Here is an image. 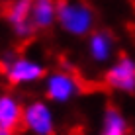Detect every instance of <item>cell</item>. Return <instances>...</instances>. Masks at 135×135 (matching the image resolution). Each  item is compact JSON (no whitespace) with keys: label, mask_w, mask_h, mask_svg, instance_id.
I'll return each instance as SVG.
<instances>
[{"label":"cell","mask_w":135,"mask_h":135,"mask_svg":"<svg viewBox=\"0 0 135 135\" xmlns=\"http://www.w3.org/2000/svg\"><path fill=\"white\" fill-rule=\"evenodd\" d=\"M57 26L71 37H88L96 26V12L84 0H59Z\"/></svg>","instance_id":"obj_1"},{"label":"cell","mask_w":135,"mask_h":135,"mask_svg":"<svg viewBox=\"0 0 135 135\" xmlns=\"http://www.w3.org/2000/svg\"><path fill=\"white\" fill-rule=\"evenodd\" d=\"M31 2L33 0H10L6 12H4L10 30L20 39H27L35 31L33 24H31Z\"/></svg>","instance_id":"obj_6"},{"label":"cell","mask_w":135,"mask_h":135,"mask_svg":"<svg viewBox=\"0 0 135 135\" xmlns=\"http://www.w3.org/2000/svg\"><path fill=\"white\" fill-rule=\"evenodd\" d=\"M43 92L47 96V102L51 104H69L74 100L80 92V82L76 74H73L67 69H57V71L47 73L43 78Z\"/></svg>","instance_id":"obj_3"},{"label":"cell","mask_w":135,"mask_h":135,"mask_svg":"<svg viewBox=\"0 0 135 135\" xmlns=\"http://www.w3.org/2000/svg\"><path fill=\"white\" fill-rule=\"evenodd\" d=\"M59 0H33L31 2V24L35 30L43 31L57 24Z\"/></svg>","instance_id":"obj_8"},{"label":"cell","mask_w":135,"mask_h":135,"mask_svg":"<svg viewBox=\"0 0 135 135\" xmlns=\"http://www.w3.org/2000/svg\"><path fill=\"white\" fill-rule=\"evenodd\" d=\"M22 118H24V106L20 100L12 94H0V125L8 129H16L22 125Z\"/></svg>","instance_id":"obj_9"},{"label":"cell","mask_w":135,"mask_h":135,"mask_svg":"<svg viewBox=\"0 0 135 135\" xmlns=\"http://www.w3.org/2000/svg\"><path fill=\"white\" fill-rule=\"evenodd\" d=\"M22 125L31 135H53L57 122L51 104L45 100H31L30 104H26Z\"/></svg>","instance_id":"obj_4"},{"label":"cell","mask_w":135,"mask_h":135,"mask_svg":"<svg viewBox=\"0 0 135 135\" xmlns=\"http://www.w3.org/2000/svg\"><path fill=\"white\" fill-rule=\"evenodd\" d=\"M100 135H127V119L119 110L108 108L102 118Z\"/></svg>","instance_id":"obj_10"},{"label":"cell","mask_w":135,"mask_h":135,"mask_svg":"<svg viewBox=\"0 0 135 135\" xmlns=\"http://www.w3.org/2000/svg\"><path fill=\"white\" fill-rule=\"evenodd\" d=\"M2 71L6 80L14 86H26V84H35L43 80L45 74V65L33 57L26 55H16V53H4L2 59Z\"/></svg>","instance_id":"obj_2"},{"label":"cell","mask_w":135,"mask_h":135,"mask_svg":"<svg viewBox=\"0 0 135 135\" xmlns=\"http://www.w3.org/2000/svg\"><path fill=\"white\" fill-rule=\"evenodd\" d=\"M104 80L112 90L122 92V94H133L135 92V59L127 57V55L115 59L108 67Z\"/></svg>","instance_id":"obj_5"},{"label":"cell","mask_w":135,"mask_h":135,"mask_svg":"<svg viewBox=\"0 0 135 135\" xmlns=\"http://www.w3.org/2000/svg\"><path fill=\"white\" fill-rule=\"evenodd\" d=\"M86 51H88V57H90L92 63L96 65H106L114 59L115 55V41L112 33L104 30H94L90 35H88L86 41Z\"/></svg>","instance_id":"obj_7"},{"label":"cell","mask_w":135,"mask_h":135,"mask_svg":"<svg viewBox=\"0 0 135 135\" xmlns=\"http://www.w3.org/2000/svg\"><path fill=\"white\" fill-rule=\"evenodd\" d=\"M0 135H14V131H12V129H8V127H2V125H0Z\"/></svg>","instance_id":"obj_11"}]
</instances>
